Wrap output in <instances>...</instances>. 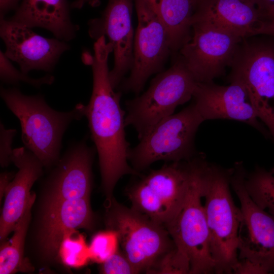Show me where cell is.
Returning <instances> with one entry per match:
<instances>
[{"instance_id":"1","label":"cell","mask_w":274,"mask_h":274,"mask_svg":"<svg viewBox=\"0 0 274 274\" xmlns=\"http://www.w3.org/2000/svg\"><path fill=\"white\" fill-rule=\"evenodd\" d=\"M93 50V55L87 51L82 55L83 62L91 67L93 75L92 94L83 111L98 156L101 188L109 201L122 177L139 173L128 163L130 148L125 131V112L120 103L121 93L115 91L109 78L108 58L112 47L101 36L95 42Z\"/></svg>"},{"instance_id":"2","label":"cell","mask_w":274,"mask_h":274,"mask_svg":"<svg viewBox=\"0 0 274 274\" xmlns=\"http://www.w3.org/2000/svg\"><path fill=\"white\" fill-rule=\"evenodd\" d=\"M107 202L106 226L117 232L122 252L138 273H177L176 247L165 227L114 197Z\"/></svg>"},{"instance_id":"3","label":"cell","mask_w":274,"mask_h":274,"mask_svg":"<svg viewBox=\"0 0 274 274\" xmlns=\"http://www.w3.org/2000/svg\"><path fill=\"white\" fill-rule=\"evenodd\" d=\"M1 96L18 118L24 147L32 152L46 169H51L60 158L63 134L71 122L84 116V106L79 103L67 112L51 108L41 94L27 95L17 88L1 87Z\"/></svg>"},{"instance_id":"4","label":"cell","mask_w":274,"mask_h":274,"mask_svg":"<svg viewBox=\"0 0 274 274\" xmlns=\"http://www.w3.org/2000/svg\"><path fill=\"white\" fill-rule=\"evenodd\" d=\"M233 167L209 162L204 180L203 205L210 235V248L215 273H233L237 264L240 208L232 197L230 186Z\"/></svg>"},{"instance_id":"5","label":"cell","mask_w":274,"mask_h":274,"mask_svg":"<svg viewBox=\"0 0 274 274\" xmlns=\"http://www.w3.org/2000/svg\"><path fill=\"white\" fill-rule=\"evenodd\" d=\"M243 162L233 166L230 186L239 200L242 213L233 273H274V217L251 198L244 185Z\"/></svg>"},{"instance_id":"6","label":"cell","mask_w":274,"mask_h":274,"mask_svg":"<svg viewBox=\"0 0 274 274\" xmlns=\"http://www.w3.org/2000/svg\"><path fill=\"white\" fill-rule=\"evenodd\" d=\"M208 164L202 154L196 157L185 202L177 215L164 226L178 253L188 261L190 274L215 273V264L210 253L209 231L201 203Z\"/></svg>"},{"instance_id":"7","label":"cell","mask_w":274,"mask_h":274,"mask_svg":"<svg viewBox=\"0 0 274 274\" xmlns=\"http://www.w3.org/2000/svg\"><path fill=\"white\" fill-rule=\"evenodd\" d=\"M204 122L194 103L157 123L128 152V159L139 172L159 160L189 161L199 153L196 132Z\"/></svg>"},{"instance_id":"8","label":"cell","mask_w":274,"mask_h":274,"mask_svg":"<svg viewBox=\"0 0 274 274\" xmlns=\"http://www.w3.org/2000/svg\"><path fill=\"white\" fill-rule=\"evenodd\" d=\"M196 83L182 60H178L158 75L144 93L126 102L125 125L133 127L141 139L192 98Z\"/></svg>"},{"instance_id":"9","label":"cell","mask_w":274,"mask_h":274,"mask_svg":"<svg viewBox=\"0 0 274 274\" xmlns=\"http://www.w3.org/2000/svg\"><path fill=\"white\" fill-rule=\"evenodd\" d=\"M195 159L172 162L143 177L128 191L132 207L165 226L185 202Z\"/></svg>"},{"instance_id":"10","label":"cell","mask_w":274,"mask_h":274,"mask_svg":"<svg viewBox=\"0 0 274 274\" xmlns=\"http://www.w3.org/2000/svg\"><path fill=\"white\" fill-rule=\"evenodd\" d=\"M95 221L90 197L66 200L36 213L26 239L30 254L28 259L42 269L60 263L58 254L65 233L72 229L92 230Z\"/></svg>"},{"instance_id":"11","label":"cell","mask_w":274,"mask_h":274,"mask_svg":"<svg viewBox=\"0 0 274 274\" xmlns=\"http://www.w3.org/2000/svg\"><path fill=\"white\" fill-rule=\"evenodd\" d=\"M230 83L242 86L258 118L274 122V46L243 39L230 65Z\"/></svg>"},{"instance_id":"12","label":"cell","mask_w":274,"mask_h":274,"mask_svg":"<svg viewBox=\"0 0 274 274\" xmlns=\"http://www.w3.org/2000/svg\"><path fill=\"white\" fill-rule=\"evenodd\" d=\"M96 152L88 145L86 138L69 147L42 182L35 202L37 212L66 200L90 197Z\"/></svg>"},{"instance_id":"13","label":"cell","mask_w":274,"mask_h":274,"mask_svg":"<svg viewBox=\"0 0 274 274\" xmlns=\"http://www.w3.org/2000/svg\"><path fill=\"white\" fill-rule=\"evenodd\" d=\"M138 23L134 38L133 62L123 89L138 94L148 79L160 71L171 50L166 32L146 0H135Z\"/></svg>"},{"instance_id":"14","label":"cell","mask_w":274,"mask_h":274,"mask_svg":"<svg viewBox=\"0 0 274 274\" xmlns=\"http://www.w3.org/2000/svg\"><path fill=\"white\" fill-rule=\"evenodd\" d=\"M180 49L181 60L196 82L213 81L230 66L242 37L198 24Z\"/></svg>"},{"instance_id":"15","label":"cell","mask_w":274,"mask_h":274,"mask_svg":"<svg viewBox=\"0 0 274 274\" xmlns=\"http://www.w3.org/2000/svg\"><path fill=\"white\" fill-rule=\"evenodd\" d=\"M0 22L5 54L16 62L25 74L33 70L52 71L62 54L70 48L66 42L43 37L9 19L1 18Z\"/></svg>"},{"instance_id":"16","label":"cell","mask_w":274,"mask_h":274,"mask_svg":"<svg viewBox=\"0 0 274 274\" xmlns=\"http://www.w3.org/2000/svg\"><path fill=\"white\" fill-rule=\"evenodd\" d=\"M131 14V0H109L101 16L88 23L91 38L97 40L104 36L112 46L114 64L109 78L114 89L132 65L134 37Z\"/></svg>"},{"instance_id":"17","label":"cell","mask_w":274,"mask_h":274,"mask_svg":"<svg viewBox=\"0 0 274 274\" xmlns=\"http://www.w3.org/2000/svg\"><path fill=\"white\" fill-rule=\"evenodd\" d=\"M12 162L18 172L5 192L4 203L0 218V241L7 239L22 216L28 204L37 195L30 190L41 178L44 167L41 160L25 147L13 149Z\"/></svg>"},{"instance_id":"18","label":"cell","mask_w":274,"mask_h":274,"mask_svg":"<svg viewBox=\"0 0 274 274\" xmlns=\"http://www.w3.org/2000/svg\"><path fill=\"white\" fill-rule=\"evenodd\" d=\"M192 98L203 121L230 119L246 123L262 131L247 94L240 85H219L213 81L197 82Z\"/></svg>"},{"instance_id":"19","label":"cell","mask_w":274,"mask_h":274,"mask_svg":"<svg viewBox=\"0 0 274 274\" xmlns=\"http://www.w3.org/2000/svg\"><path fill=\"white\" fill-rule=\"evenodd\" d=\"M262 20L251 0H199L193 5L191 26L198 24L237 35L252 36Z\"/></svg>"},{"instance_id":"20","label":"cell","mask_w":274,"mask_h":274,"mask_svg":"<svg viewBox=\"0 0 274 274\" xmlns=\"http://www.w3.org/2000/svg\"><path fill=\"white\" fill-rule=\"evenodd\" d=\"M9 20L30 28H45L65 42L74 39L79 29L71 20L66 0H22Z\"/></svg>"},{"instance_id":"21","label":"cell","mask_w":274,"mask_h":274,"mask_svg":"<svg viewBox=\"0 0 274 274\" xmlns=\"http://www.w3.org/2000/svg\"><path fill=\"white\" fill-rule=\"evenodd\" d=\"M156 13L165 29L170 49H180L191 37V0H158Z\"/></svg>"},{"instance_id":"22","label":"cell","mask_w":274,"mask_h":274,"mask_svg":"<svg viewBox=\"0 0 274 274\" xmlns=\"http://www.w3.org/2000/svg\"><path fill=\"white\" fill-rule=\"evenodd\" d=\"M36 198L28 204L17 222L14 234L9 241L1 242L0 273L12 274L16 272H32L35 268L25 256L26 236L32 218V210Z\"/></svg>"},{"instance_id":"23","label":"cell","mask_w":274,"mask_h":274,"mask_svg":"<svg viewBox=\"0 0 274 274\" xmlns=\"http://www.w3.org/2000/svg\"><path fill=\"white\" fill-rule=\"evenodd\" d=\"M244 185L252 200L274 217V174L256 166L251 172L246 170Z\"/></svg>"},{"instance_id":"24","label":"cell","mask_w":274,"mask_h":274,"mask_svg":"<svg viewBox=\"0 0 274 274\" xmlns=\"http://www.w3.org/2000/svg\"><path fill=\"white\" fill-rule=\"evenodd\" d=\"M58 257L60 263L71 268H81L91 260L89 246L85 236L76 229L68 230L61 244Z\"/></svg>"},{"instance_id":"25","label":"cell","mask_w":274,"mask_h":274,"mask_svg":"<svg viewBox=\"0 0 274 274\" xmlns=\"http://www.w3.org/2000/svg\"><path fill=\"white\" fill-rule=\"evenodd\" d=\"M118 234L114 230L107 229L95 233L89 245L90 260L101 264L118 250Z\"/></svg>"},{"instance_id":"26","label":"cell","mask_w":274,"mask_h":274,"mask_svg":"<svg viewBox=\"0 0 274 274\" xmlns=\"http://www.w3.org/2000/svg\"><path fill=\"white\" fill-rule=\"evenodd\" d=\"M0 78L3 83L7 84L16 85L23 82L36 88H40L43 85H51L55 79L50 75L38 79L29 77L26 74L17 70L2 51H0Z\"/></svg>"},{"instance_id":"27","label":"cell","mask_w":274,"mask_h":274,"mask_svg":"<svg viewBox=\"0 0 274 274\" xmlns=\"http://www.w3.org/2000/svg\"><path fill=\"white\" fill-rule=\"evenodd\" d=\"M99 271L104 274L138 273L123 253L119 251L101 264Z\"/></svg>"},{"instance_id":"28","label":"cell","mask_w":274,"mask_h":274,"mask_svg":"<svg viewBox=\"0 0 274 274\" xmlns=\"http://www.w3.org/2000/svg\"><path fill=\"white\" fill-rule=\"evenodd\" d=\"M17 133L15 129L6 128L0 122V164L3 168L7 167L12 162V148L13 139Z\"/></svg>"},{"instance_id":"29","label":"cell","mask_w":274,"mask_h":274,"mask_svg":"<svg viewBox=\"0 0 274 274\" xmlns=\"http://www.w3.org/2000/svg\"><path fill=\"white\" fill-rule=\"evenodd\" d=\"M266 35L274 37V22L261 20L254 28L253 35Z\"/></svg>"},{"instance_id":"30","label":"cell","mask_w":274,"mask_h":274,"mask_svg":"<svg viewBox=\"0 0 274 274\" xmlns=\"http://www.w3.org/2000/svg\"><path fill=\"white\" fill-rule=\"evenodd\" d=\"M15 173L13 172L5 171L1 173L0 175V200L4 196L5 192L7 187L13 180L15 175Z\"/></svg>"},{"instance_id":"31","label":"cell","mask_w":274,"mask_h":274,"mask_svg":"<svg viewBox=\"0 0 274 274\" xmlns=\"http://www.w3.org/2000/svg\"><path fill=\"white\" fill-rule=\"evenodd\" d=\"M18 0H0L1 18L10 10L14 9L17 5Z\"/></svg>"},{"instance_id":"32","label":"cell","mask_w":274,"mask_h":274,"mask_svg":"<svg viewBox=\"0 0 274 274\" xmlns=\"http://www.w3.org/2000/svg\"><path fill=\"white\" fill-rule=\"evenodd\" d=\"M262 13L274 4V0H251Z\"/></svg>"},{"instance_id":"33","label":"cell","mask_w":274,"mask_h":274,"mask_svg":"<svg viewBox=\"0 0 274 274\" xmlns=\"http://www.w3.org/2000/svg\"><path fill=\"white\" fill-rule=\"evenodd\" d=\"M261 18L274 22V4L261 13Z\"/></svg>"},{"instance_id":"34","label":"cell","mask_w":274,"mask_h":274,"mask_svg":"<svg viewBox=\"0 0 274 274\" xmlns=\"http://www.w3.org/2000/svg\"><path fill=\"white\" fill-rule=\"evenodd\" d=\"M99 3L98 0H76L72 5L74 8L81 9L85 4L94 6Z\"/></svg>"},{"instance_id":"35","label":"cell","mask_w":274,"mask_h":274,"mask_svg":"<svg viewBox=\"0 0 274 274\" xmlns=\"http://www.w3.org/2000/svg\"><path fill=\"white\" fill-rule=\"evenodd\" d=\"M156 12V7L158 0H146Z\"/></svg>"},{"instance_id":"36","label":"cell","mask_w":274,"mask_h":274,"mask_svg":"<svg viewBox=\"0 0 274 274\" xmlns=\"http://www.w3.org/2000/svg\"><path fill=\"white\" fill-rule=\"evenodd\" d=\"M199 0H191L192 6Z\"/></svg>"},{"instance_id":"37","label":"cell","mask_w":274,"mask_h":274,"mask_svg":"<svg viewBox=\"0 0 274 274\" xmlns=\"http://www.w3.org/2000/svg\"><path fill=\"white\" fill-rule=\"evenodd\" d=\"M273 174H274V166L270 170Z\"/></svg>"}]
</instances>
